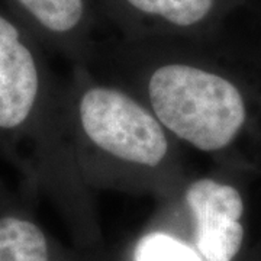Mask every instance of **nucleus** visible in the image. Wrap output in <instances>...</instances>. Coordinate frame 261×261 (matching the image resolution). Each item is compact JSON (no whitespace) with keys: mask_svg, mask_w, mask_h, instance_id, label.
<instances>
[{"mask_svg":"<svg viewBox=\"0 0 261 261\" xmlns=\"http://www.w3.org/2000/svg\"><path fill=\"white\" fill-rule=\"evenodd\" d=\"M61 90L41 44L12 13L0 9V149L29 177L58 196L71 225L79 224L75 166ZM82 214V212H80Z\"/></svg>","mask_w":261,"mask_h":261,"instance_id":"f03ea898","label":"nucleus"},{"mask_svg":"<svg viewBox=\"0 0 261 261\" xmlns=\"http://www.w3.org/2000/svg\"><path fill=\"white\" fill-rule=\"evenodd\" d=\"M0 261H68L34 216L18 207L0 211Z\"/></svg>","mask_w":261,"mask_h":261,"instance_id":"423d86ee","label":"nucleus"},{"mask_svg":"<svg viewBox=\"0 0 261 261\" xmlns=\"http://www.w3.org/2000/svg\"><path fill=\"white\" fill-rule=\"evenodd\" d=\"M12 15L41 45L63 53L80 65L97 53L94 39L103 22L97 0H8Z\"/></svg>","mask_w":261,"mask_h":261,"instance_id":"39448f33","label":"nucleus"},{"mask_svg":"<svg viewBox=\"0 0 261 261\" xmlns=\"http://www.w3.org/2000/svg\"><path fill=\"white\" fill-rule=\"evenodd\" d=\"M135 261H202L192 245L168 232L147 233L135 250Z\"/></svg>","mask_w":261,"mask_h":261,"instance_id":"0eeeda50","label":"nucleus"},{"mask_svg":"<svg viewBox=\"0 0 261 261\" xmlns=\"http://www.w3.org/2000/svg\"><path fill=\"white\" fill-rule=\"evenodd\" d=\"M67 89V128L86 185L168 193L180 186L178 142L147 103L79 67Z\"/></svg>","mask_w":261,"mask_h":261,"instance_id":"f257e3e1","label":"nucleus"},{"mask_svg":"<svg viewBox=\"0 0 261 261\" xmlns=\"http://www.w3.org/2000/svg\"><path fill=\"white\" fill-rule=\"evenodd\" d=\"M102 20L122 39L203 41L224 0H97Z\"/></svg>","mask_w":261,"mask_h":261,"instance_id":"7ed1b4c3","label":"nucleus"},{"mask_svg":"<svg viewBox=\"0 0 261 261\" xmlns=\"http://www.w3.org/2000/svg\"><path fill=\"white\" fill-rule=\"evenodd\" d=\"M190 245L202 261H237L245 243L244 199L232 185L197 177L185 185Z\"/></svg>","mask_w":261,"mask_h":261,"instance_id":"20e7f679","label":"nucleus"}]
</instances>
